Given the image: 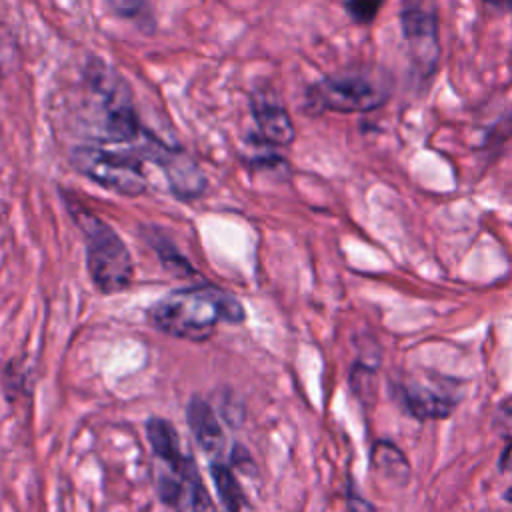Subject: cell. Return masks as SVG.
Masks as SVG:
<instances>
[{
  "mask_svg": "<svg viewBox=\"0 0 512 512\" xmlns=\"http://www.w3.org/2000/svg\"><path fill=\"white\" fill-rule=\"evenodd\" d=\"M244 318L242 302L212 284L172 290L148 308V320L156 330L188 342H204L214 336L218 324H238Z\"/></svg>",
  "mask_w": 512,
  "mask_h": 512,
  "instance_id": "cell-1",
  "label": "cell"
},
{
  "mask_svg": "<svg viewBox=\"0 0 512 512\" xmlns=\"http://www.w3.org/2000/svg\"><path fill=\"white\" fill-rule=\"evenodd\" d=\"M88 132L102 142H132L138 136V116L126 80L106 62L94 58L84 68Z\"/></svg>",
  "mask_w": 512,
  "mask_h": 512,
  "instance_id": "cell-2",
  "label": "cell"
},
{
  "mask_svg": "<svg viewBox=\"0 0 512 512\" xmlns=\"http://www.w3.org/2000/svg\"><path fill=\"white\" fill-rule=\"evenodd\" d=\"M70 214L84 238L86 266L94 286L102 294L126 290L134 280V260L126 242L98 214L70 204Z\"/></svg>",
  "mask_w": 512,
  "mask_h": 512,
  "instance_id": "cell-3",
  "label": "cell"
},
{
  "mask_svg": "<svg viewBox=\"0 0 512 512\" xmlns=\"http://www.w3.org/2000/svg\"><path fill=\"white\" fill-rule=\"evenodd\" d=\"M392 92V80L380 70H354L322 78L310 88V100L320 110L372 112L380 108Z\"/></svg>",
  "mask_w": 512,
  "mask_h": 512,
  "instance_id": "cell-4",
  "label": "cell"
},
{
  "mask_svg": "<svg viewBox=\"0 0 512 512\" xmlns=\"http://www.w3.org/2000/svg\"><path fill=\"white\" fill-rule=\"evenodd\" d=\"M156 464L158 494L172 512H216L196 462L184 450L156 458Z\"/></svg>",
  "mask_w": 512,
  "mask_h": 512,
  "instance_id": "cell-5",
  "label": "cell"
},
{
  "mask_svg": "<svg viewBox=\"0 0 512 512\" xmlns=\"http://www.w3.org/2000/svg\"><path fill=\"white\" fill-rule=\"evenodd\" d=\"M70 162L82 176L120 196H140L148 186L136 160L104 148L76 146L70 152Z\"/></svg>",
  "mask_w": 512,
  "mask_h": 512,
  "instance_id": "cell-6",
  "label": "cell"
},
{
  "mask_svg": "<svg viewBox=\"0 0 512 512\" xmlns=\"http://www.w3.org/2000/svg\"><path fill=\"white\" fill-rule=\"evenodd\" d=\"M400 24L414 66L422 76L432 74L440 58L436 0H402Z\"/></svg>",
  "mask_w": 512,
  "mask_h": 512,
  "instance_id": "cell-7",
  "label": "cell"
},
{
  "mask_svg": "<svg viewBox=\"0 0 512 512\" xmlns=\"http://www.w3.org/2000/svg\"><path fill=\"white\" fill-rule=\"evenodd\" d=\"M452 380L440 378V376H426L424 380H412L406 386H402V402L414 414L422 420H436L446 418L452 414L454 406L458 404V390Z\"/></svg>",
  "mask_w": 512,
  "mask_h": 512,
  "instance_id": "cell-8",
  "label": "cell"
},
{
  "mask_svg": "<svg viewBox=\"0 0 512 512\" xmlns=\"http://www.w3.org/2000/svg\"><path fill=\"white\" fill-rule=\"evenodd\" d=\"M150 156L164 170L172 192L182 200L198 198L206 190V176L200 166L180 148L164 146L160 142L150 146Z\"/></svg>",
  "mask_w": 512,
  "mask_h": 512,
  "instance_id": "cell-9",
  "label": "cell"
},
{
  "mask_svg": "<svg viewBox=\"0 0 512 512\" xmlns=\"http://www.w3.org/2000/svg\"><path fill=\"white\" fill-rule=\"evenodd\" d=\"M252 114L262 138L272 146H288L292 144L296 130L288 110L266 92H258L252 96Z\"/></svg>",
  "mask_w": 512,
  "mask_h": 512,
  "instance_id": "cell-10",
  "label": "cell"
},
{
  "mask_svg": "<svg viewBox=\"0 0 512 512\" xmlns=\"http://www.w3.org/2000/svg\"><path fill=\"white\" fill-rule=\"evenodd\" d=\"M186 420L192 436L204 450V454L212 460H222L224 452V434L220 422L212 410V406L202 398H192L186 408Z\"/></svg>",
  "mask_w": 512,
  "mask_h": 512,
  "instance_id": "cell-11",
  "label": "cell"
},
{
  "mask_svg": "<svg viewBox=\"0 0 512 512\" xmlns=\"http://www.w3.org/2000/svg\"><path fill=\"white\" fill-rule=\"evenodd\" d=\"M372 468L384 482L404 486L410 478V464L406 456L390 442H376L372 450Z\"/></svg>",
  "mask_w": 512,
  "mask_h": 512,
  "instance_id": "cell-12",
  "label": "cell"
},
{
  "mask_svg": "<svg viewBox=\"0 0 512 512\" xmlns=\"http://www.w3.org/2000/svg\"><path fill=\"white\" fill-rule=\"evenodd\" d=\"M210 470H212V480L216 484L218 498L226 506V510L228 512H244L248 506V498H246L236 474L222 460H212Z\"/></svg>",
  "mask_w": 512,
  "mask_h": 512,
  "instance_id": "cell-13",
  "label": "cell"
},
{
  "mask_svg": "<svg viewBox=\"0 0 512 512\" xmlns=\"http://www.w3.org/2000/svg\"><path fill=\"white\" fill-rule=\"evenodd\" d=\"M384 0H344V8L350 14V18L358 24H370Z\"/></svg>",
  "mask_w": 512,
  "mask_h": 512,
  "instance_id": "cell-14",
  "label": "cell"
},
{
  "mask_svg": "<svg viewBox=\"0 0 512 512\" xmlns=\"http://www.w3.org/2000/svg\"><path fill=\"white\" fill-rule=\"evenodd\" d=\"M110 6L118 16L134 20L138 24H142V20H150L144 0H110Z\"/></svg>",
  "mask_w": 512,
  "mask_h": 512,
  "instance_id": "cell-15",
  "label": "cell"
},
{
  "mask_svg": "<svg viewBox=\"0 0 512 512\" xmlns=\"http://www.w3.org/2000/svg\"><path fill=\"white\" fill-rule=\"evenodd\" d=\"M496 428L500 434L512 438V396L500 404L496 414Z\"/></svg>",
  "mask_w": 512,
  "mask_h": 512,
  "instance_id": "cell-16",
  "label": "cell"
},
{
  "mask_svg": "<svg viewBox=\"0 0 512 512\" xmlns=\"http://www.w3.org/2000/svg\"><path fill=\"white\" fill-rule=\"evenodd\" d=\"M350 512H374V508L370 506V502H366L360 496H352L350 498Z\"/></svg>",
  "mask_w": 512,
  "mask_h": 512,
  "instance_id": "cell-17",
  "label": "cell"
},
{
  "mask_svg": "<svg viewBox=\"0 0 512 512\" xmlns=\"http://www.w3.org/2000/svg\"><path fill=\"white\" fill-rule=\"evenodd\" d=\"M354 376H358V378H362V380H364V382H374V380H376V378H374V372H368V370H366V368H364V370H362V374H358V372H356V370H354ZM354 390H356V392H358V394H368V392H366V390H368V386H364V388H362V386H358V384H354Z\"/></svg>",
  "mask_w": 512,
  "mask_h": 512,
  "instance_id": "cell-18",
  "label": "cell"
},
{
  "mask_svg": "<svg viewBox=\"0 0 512 512\" xmlns=\"http://www.w3.org/2000/svg\"><path fill=\"white\" fill-rule=\"evenodd\" d=\"M500 468H502V470H506V472H512V442L508 444V448H506V450H504V454H502Z\"/></svg>",
  "mask_w": 512,
  "mask_h": 512,
  "instance_id": "cell-19",
  "label": "cell"
},
{
  "mask_svg": "<svg viewBox=\"0 0 512 512\" xmlns=\"http://www.w3.org/2000/svg\"><path fill=\"white\" fill-rule=\"evenodd\" d=\"M486 4L494 6V8H502V10H508L512 8V0H484Z\"/></svg>",
  "mask_w": 512,
  "mask_h": 512,
  "instance_id": "cell-20",
  "label": "cell"
},
{
  "mask_svg": "<svg viewBox=\"0 0 512 512\" xmlns=\"http://www.w3.org/2000/svg\"><path fill=\"white\" fill-rule=\"evenodd\" d=\"M506 498H508V500H510V502H512V486H510V488H508V492H506Z\"/></svg>",
  "mask_w": 512,
  "mask_h": 512,
  "instance_id": "cell-21",
  "label": "cell"
}]
</instances>
